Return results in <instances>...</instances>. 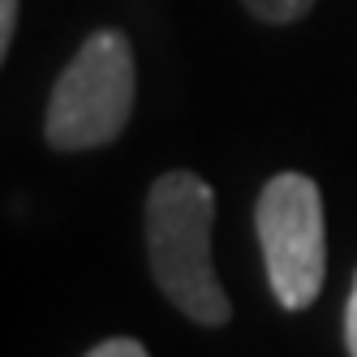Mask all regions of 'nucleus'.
Returning <instances> with one entry per match:
<instances>
[{
    "label": "nucleus",
    "mask_w": 357,
    "mask_h": 357,
    "mask_svg": "<svg viewBox=\"0 0 357 357\" xmlns=\"http://www.w3.org/2000/svg\"><path fill=\"white\" fill-rule=\"evenodd\" d=\"M211 224H215V190L198 172H164L146 190L142 237L146 267L155 289L202 327H224L233 305L211 267Z\"/></svg>",
    "instance_id": "f257e3e1"
},
{
    "label": "nucleus",
    "mask_w": 357,
    "mask_h": 357,
    "mask_svg": "<svg viewBox=\"0 0 357 357\" xmlns=\"http://www.w3.org/2000/svg\"><path fill=\"white\" fill-rule=\"evenodd\" d=\"M138 95L134 47L121 31H95L47 95L43 138L52 151H95L125 134Z\"/></svg>",
    "instance_id": "f03ea898"
},
{
    "label": "nucleus",
    "mask_w": 357,
    "mask_h": 357,
    "mask_svg": "<svg viewBox=\"0 0 357 357\" xmlns=\"http://www.w3.org/2000/svg\"><path fill=\"white\" fill-rule=\"evenodd\" d=\"M271 293L284 310H305L323 293L327 275V228L323 194L305 172H280L263 185L254 207Z\"/></svg>",
    "instance_id": "7ed1b4c3"
},
{
    "label": "nucleus",
    "mask_w": 357,
    "mask_h": 357,
    "mask_svg": "<svg viewBox=\"0 0 357 357\" xmlns=\"http://www.w3.org/2000/svg\"><path fill=\"white\" fill-rule=\"evenodd\" d=\"M241 5H245V13L254 22H267V26H293V22H301L319 0H241Z\"/></svg>",
    "instance_id": "20e7f679"
},
{
    "label": "nucleus",
    "mask_w": 357,
    "mask_h": 357,
    "mask_svg": "<svg viewBox=\"0 0 357 357\" xmlns=\"http://www.w3.org/2000/svg\"><path fill=\"white\" fill-rule=\"evenodd\" d=\"M17 13H22V0H0V61H5V56H9V47H13Z\"/></svg>",
    "instance_id": "39448f33"
},
{
    "label": "nucleus",
    "mask_w": 357,
    "mask_h": 357,
    "mask_svg": "<svg viewBox=\"0 0 357 357\" xmlns=\"http://www.w3.org/2000/svg\"><path fill=\"white\" fill-rule=\"evenodd\" d=\"M86 357H151L138 340H130V336H112V340H104V344H95Z\"/></svg>",
    "instance_id": "423d86ee"
},
{
    "label": "nucleus",
    "mask_w": 357,
    "mask_h": 357,
    "mask_svg": "<svg viewBox=\"0 0 357 357\" xmlns=\"http://www.w3.org/2000/svg\"><path fill=\"white\" fill-rule=\"evenodd\" d=\"M344 344H349V357H357V275H353V293L344 310Z\"/></svg>",
    "instance_id": "0eeeda50"
}]
</instances>
